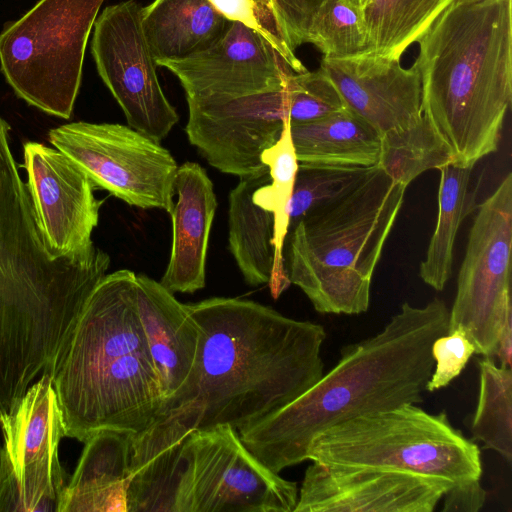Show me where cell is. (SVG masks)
<instances>
[{
	"label": "cell",
	"instance_id": "6da1fadb",
	"mask_svg": "<svg viewBox=\"0 0 512 512\" xmlns=\"http://www.w3.org/2000/svg\"><path fill=\"white\" fill-rule=\"evenodd\" d=\"M185 306L199 330L195 363L153 423L132 436L131 473L164 466L193 431L255 424L324 374L321 324L247 299L213 297Z\"/></svg>",
	"mask_w": 512,
	"mask_h": 512
},
{
	"label": "cell",
	"instance_id": "7a4b0ae2",
	"mask_svg": "<svg viewBox=\"0 0 512 512\" xmlns=\"http://www.w3.org/2000/svg\"><path fill=\"white\" fill-rule=\"evenodd\" d=\"M10 131L0 115V414L49 371L110 266L101 249L84 260L51 253L12 154Z\"/></svg>",
	"mask_w": 512,
	"mask_h": 512
},
{
	"label": "cell",
	"instance_id": "3957f363",
	"mask_svg": "<svg viewBox=\"0 0 512 512\" xmlns=\"http://www.w3.org/2000/svg\"><path fill=\"white\" fill-rule=\"evenodd\" d=\"M449 308L434 298L401 305L375 335L345 346L337 364L298 398L238 431L274 473L308 460L314 438L347 420L422 402L434 340L448 332Z\"/></svg>",
	"mask_w": 512,
	"mask_h": 512
},
{
	"label": "cell",
	"instance_id": "277c9868",
	"mask_svg": "<svg viewBox=\"0 0 512 512\" xmlns=\"http://www.w3.org/2000/svg\"><path fill=\"white\" fill-rule=\"evenodd\" d=\"M47 373L65 437L84 442L102 430L135 436L153 423L165 395L138 315L133 271L98 282Z\"/></svg>",
	"mask_w": 512,
	"mask_h": 512
},
{
	"label": "cell",
	"instance_id": "5b68a950",
	"mask_svg": "<svg viewBox=\"0 0 512 512\" xmlns=\"http://www.w3.org/2000/svg\"><path fill=\"white\" fill-rule=\"evenodd\" d=\"M422 111L453 164L497 151L512 99V0H454L418 39Z\"/></svg>",
	"mask_w": 512,
	"mask_h": 512
},
{
	"label": "cell",
	"instance_id": "8992f818",
	"mask_svg": "<svg viewBox=\"0 0 512 512\" xmlns=\"http://www.w3.org/2000/svg\"><path fill=\"white\" fill-rule=\"evenodd\" d=\"M406 188L377 166L346 197L305 216L289 231L284 258L290 284L317 312L368 310L373 273Z\"/></svg>",
	"mask_w": 512,
	"mask_h": 512
},
{
	"label": "cell",
	"instance_id": "52a82bcc",
	"mask_svg": "<svg viewBox=\"0 0 512 512\" xmlns=\"http://www.w3.org/2000/svg\"><path fill=\"white\" fill-rule=\"evenodd\" d=\"M308 460L336 466L396 468L450 481L452 488L481 484V452L445 412L416 404L332 426L312 441Z\"/></svg>",
	"mask_w": 512,
	"mask_h": 512
},
{
	"label": "cell",
	"instance_id": "ba28073f",
	"mask_svg": "<svg viewBox=\"0 0 512 512\" xmlns=\"http://www.w3.org/2000/svg\"><path fill=\"white\" fill-rule=\"evenodd\" d=\"M104 0H40L0 32L1 71L18 97L69 119L89 34Z\"/></svg>",
	"mask_w": 512,
	"mask_h": 512
},
{
	"label": "cell",
	"instance_id": "9c48e42d",
	"mask_svg": "<svg viewBox=\"0 0 512 512\" xmlns=\"http://www.w3.org/2000/svg\"><path fill=\"white\" fill-rule=\"evenodd\" d=\"M298 490L264 466L231 426L193 431L177 448L172 512H294Z\"/></svg>",
	"mask_w": 512,
	"mask_h": 512
},
{
	"label": "cell",
	"instance_id": "30bf717a",
	"mask_svg": "<svg viewBox=\"0 0 512 512\" xmlns=\"http://www.w3.org/2000/svg\"><path fill=\"white\" fill-rule=\"evenodd\" d=\"M512 174L478 207L449 309L448 332L462 329L475 353L494 358L512 317ZM447 332V333H448Z\"/></svg>",
	"mask_w": 512,
	"mask_h": 512
},
{
	"label": "cell",
	"instance_id": "8fae6325",
	"mask_svg": "<svg viewBox=\"0 0 512 512\" xmlns=\"http://www.w3.org/2000/svg\"><path fill=\"white\" fill-rule=\"evenodd\" d=\"M48 138L95 189L106 190L131 206L172 211L178 165L159 142L130 126L85 121L52 128Z\"/></svg>",
	"mask_w": 512,
	"mask_h": 512
},
{
	"label": "cell",
	"instance_id": "7c38bea8",
	"mask_svg": "<svg viewBox=\"0 0 512 512\" xmlns=\"http://www.w3.org/2000/svg\"><path fill=\"white\" fill-rule=\"evenodd\" d=\"M135 0L107 6L94 22L91 52L97 71L128 126L160 142L178 122L156 73Z\"/></svg>",
	"mask_w": 512,
	"mask_h": 512
},
{
	"label": "cell",
	"instance_id": "4fadbf2b",
	"mask_svg": "<svg viewBox=\"0 0 512 512\" xmlns=\"http://www.w3.org/2000/svg\"><path fill=\"white\" fill-rule=\"evenodd\" d=\"M4 449L18 511H55L65 487L58 449L65 437L57 395L48 373L27 389L8 414H0Z\"/></svg>",
	"mask_w": 512,
	"mask_h": 512
},
{
	"label": "cell",
	"instance_id": "5bb4252c",
	"mask_svg": "<svg viewBox=\"0 0 512 512\" xmlns=\"http://www.w3.org/2000/svg\"><path fill=\"white\" fill-rule=\"evenodd\" d=\"M26 186L43 238L56 257L84 260L100 250L92 239L102 200L88 176L60 150L28 141Z\"/></svg>",
	"mask_w": 512,
	"mask_h": 512
},
{
	"label": "cell",
	"instance_id": "9a60e30c",
	"mask_svg": "<svg viewBox=\"0 0 512 512\" xmlns=\"http://www.w3.org/2000/svg\"><path fill=\"white\" fill-rule=\"evenodd\" d=\"M155 63L179 79L188 105L279 90L294 73L263 35L232 20L207 49Z\"/></svg>",
	"mask_w": 512,
	"mask_h": 512
},
{
	"label": "cell",
	"instance_id": "2e32d148",
	"mask_svg": "<svg viewBox=\"0 0 512 512\" xmlns=\"http://www.w3.org/2000/svg\"><path fill=\"white\" fill-rule=\"evenodd\" d=\"M312 462L294 512H432L453 487L445 479L402 469Z\"/></svg>",
	"mask_w": 512,
	"mask_h": 512
},
{
	"label": "cell",
	"instance_id": "e0dca14e",
	"mask_svg": "<svg viewBox=\"0 0 512 512\" xmlns=\"http://www.w3.org/2000/svg\"><path fill=\"white\" fill-rule=\"evenodd\" d=\"M338 90L346 108L380 136L418 123L422 86L418 68H404L400 59L373 52L322 57L319 67Z\"/></svg>",
	"mask_w": 512,
	"mask_h": 512
},
{
	"label": "cell",
	"instance_id": "ac0fdd59",
	"mask_svg": "<svg viewBox=\"0 0 512 512\" xmlns=\"http://www.w3.org/2000/svg\"><path fill=\"white\" fill-rule=\"evenodd\" d=\"M177 201L170 212L172 244L160 283L172 293H194L205 286L209 235L217 207L213 183L195 162L178 166Z\"/></svg>",
	"mask_w": 512,
	"mask_h": 512
},
{
	"label": "cell",
	"instance_id": "d6986e66",
	"mask_svg": "<svg viewBox=\"0 0 512 512\" xmlns=\"http://www.w3.org/2000/svg\"><path fill=\"white\" fill-rule=\"evenodd\" d=\"M136 304L165 400L185 384L193 369L199 330L185 304L143 274L136 275Z\"/></svg>",
	"mask_w": 512,
	"mask_h": 512
},
{
	"label": "cell",
	"instance_id": "ffe728a7",
	"mask_svg": "<svg viewBox=\"0 0 512 512\" xmlns=\"http://www.w3.org/2000/svg\"><path fill=\"white\" fill-rule=\"evenodd\" d=\"M57 512H127L132 435L102 430L84 442Z\"/></svg>",
	"mask_w": 512,
	"mask_h": 512
},
{
	"label": "cell",
	"instance_id": "44dd1931",
	"mask_svg": "<svg viewBox=\"0 0 512 512\" xmlns=\"http://www.w3.org/2000/svg\"><path fill=\"white\" fill-rule=\"evenodd\" d=\"M290 134L299 165L378 166L380 134L346 107L311 122L290 125Z\"/></svg>",
	"mask_w": 512,
	"mask_h": 512
},
{
	"label": "cell",
	"instance_id": "7402d4cb",
	"mask_svg": "<svg viewBox=\"0 0 512 512\" xmlns=\"http://www.w3.org/2000/svg\"><path fill=\"white\" fill-rule=\"evenodd\" d=\"M228 21L209 0H154L141 8L142 31L155 62L207 49Z\"/></svg>",
	"mask_w": 512,
	"mask_h": 512
},
{
	"label": "cell",
	"instance_id": "603a6c76",
	"mask_svg": "<svg viewBox=\"0 0 512 512\" xmlns=\"http://www.w3.org/2000/svg\"><path fill=\"white\" fill-rule=\"evenodd\" d=\"M269 180L268 171L240 178L229 194V248L252 286L268 284L274 268L273 213L253 201L254 191Z\"/></svg>",
	"mask_w": 512,
	"mask_h": 512
},
{
	"label": "cell",
	"instance_id": "cb8c5ba5",
	"mask_svg": "<svg viewBox=\"0 0 512 512\" xmlns=\"http://www.w3.org/2000/svg\"><path fill=\"white\" fill-rule=\"evenodd\" d=\"M472 169L455 164L438 169L437 222L419 268L421 279L437 291H442L452 276L457 232L475 209L476 190L472 189L470 182Z\"/></svg>",
	"mask_w": 512,
	"mask_h": 512
},
{
	"label": "cell",
	"instance_id": "d4e9b609",
	"mask_svg": "<svg viewBox=\"0 0 512 512\" xmlns=\"http://www.w3.org/2000/svg\"><path fill=\"white\" fill-rule=\"evenodd\" d=\"M261 160L268 168L270 180L254 191L253 201L273 213L275 261L268 285L273 297L277 299L290 285L284 249L290 226V201L299 166L289 120L285 122L279 139L262 152Z\"/></svg>",
	"mask_w": 512,
	"mask_h": 512
},
{
	"label": "cell",
	"instance_id": "484cf974",
	"mask_svg": "<svg viewBox=\"0 0 512 512\" xmlns=\"http://www.w3.org/2000/svg\"><path fill=\"white\" fill-rule=\"evenodd\" d=\"M451 2L445 0H366L362 7L367 52L400 59Z\"/></svg>",
	"mask_w": 512,
	"mask_h": 512
},
{
	"label": "cell",
	"instance_id": "4316f807",
	"mask_svg": "<svg viewBox=\"0 0 512 512\" xmlns=\"http://www.w3.org/2000/svg\"><path fill=\"white\" fill-rule=\"evenodd\" d=\"M479 366V393L471 422L473 440L512 463V371L495 358L483 357Z\"/></svg>",
	"mask_w": 512,
	"mask_h": 512
},
{
	"label": "cell",
	"instance_id": "83f0119b",
	"mask_svg": "<svg viewBox=\"0 0 512 512\" xmlns=\"http://www.w3.org/2000/svg\"><path fill=\"white\" fill-rule=\"evenodd\" d=\"M448 164H453L451 151L424 114L418 123L381 137L378 167L405 187L422 173Z\"/></svg>",
	"mask_w": 512,
	"mask_h": 512
},
{
	"label": "cell",
	"instance_id": "f1b7e54d",
	"mask_svg": "<svg viewBox=\"0 0 512 512\" xmlns=\"http://www.w3.org/2000/svg\"><path fill=\"white\" fill-rule=\"evenodd\" d=\"M376 167L299 165L290 201L289 231L305 216L346 197Z\"/></svg>",
	"mask_w": 512,
	"mask_h": 512
},
{
	"label": "cell",
	"instance_id": "f546056e",
	"mask_svg": "<svg viewBox=\"0 0 512 512\" xmlns=\"http://www.w3.org/2000/svg\"><path fill=\"white\" fill-rule=\"evenodd\" d=\"M307 43L323 57H347L367 50V30L361 6L353 0H324L312 17Z\"/></svg>",
	"mask_w": 512,
	"mask_h": 512
},
{
	"label": "cell",
	"instance_id": "4dcf8cb0",
	"mask_svg": "<svg viewBox=\"0 0 512 512\" xmlns=\"http://www.w3.org/2000/svg\"><path fill=\"white\" fill-rule=\"evenodd\" d=\"M289 86L290 125L311 122L346 107L336 87L320 68L293 73Z\"/></svg>",
	"mask_w": 512,
	"mask_h": 512
},
{
	"label": "cell",
	"instance_id": "1f68e13d",
	"mask_svg": "<svg viewBox=\"0 0 512 512\" xmlns=\"http://www.w3.org/2000/svg\"><path fill=\"white\" fill-rule=\"evenodd\" d=\"M431 353L434 367L426 384V392L444 388L458 377L475 353V347L466 333L457 328L436 338Z\"/></svg>",
	"mask_w": 512,
	"mask_h": 512
},
{
	"label": "cell",
	"instance_id": "d6a6232c",
	"mask_svg": "<svg viewBox=\"0 0 512 512\" xmlns=\"http://www.w3.org/2000/svg\"><path fill=\"white\" fill-rule=\"evenodd\" d=\"M228 20L239 21L263 35L282 56L294 73L307 69L280 35L268 24L254 0H209Z\"/></svg>",
	"mask_w": 512,
	"mask_h": 512
},
{
	"label": "cell",
	"instance_id": "836d02e7",
	"mask_svg": "<svg viewBox=\"0 0 512 512\" xmlns=\"http://www.w3.org/2000/svg\"><path fill=\"white\" fill-rule=\"evenodd\" d=\"M324 0H270L277 26L286 45L295 52L307 43V30Z\"/></svg>",
	"mask_w": 512,
	"mask_h": 512
},
{
	"label": "cell",
	"instance_id": "e575fe53",
	"mask_svg": "<svg viewBox=\"0 0 512 512\" xmlns=\"http://www.w3.org/2000/svg\"><path fill=\"white\" fill-rule=\"evenodd\" d=\"M443 512H477L486 501V491L481 484L465 488H450L442 498Z\"/></svg>",
	"mask_w": 512,
	"mask_h": 512
},
{
	"label": "cell",
	"instance_id": "d590c367",
	"mask_svg": "<svg viewBox=\"0 0 512 512\" xmlns=\"http://www.w3.org/2000/svg\"><path fill=\"white\" fill-rule=\"evenodd\" d=\"M18 511L17 492L4 447H0V512Z\"/></svg>",
	"mask_w": 512,
	"mask_h": 512
},
{
	"label": "cell",
	"instance_id": "8d00e7d4",
	"mask_svg": "<svg viewBox=\"0 0 512 512\" xmlns=\"http://www.w3.org/2000/svg\"><path fill=\"white\" fill-rule=\"evenodd\" d=\"M512 317L508 318L501 331L496 353L494 358L498 360V365L502 367H511L512 356Z\"/></svg>",
	"mask_w": 512,
	"mask_h": 512
},
{
	"label": "cell",
	"instance_id": "74e56055",
	"mask_svg": "<svg viewBox=\"0 0 512 512\" xmlns=\"http://www.w3.org/2000/svg\"><path fill=\"white\" fill-rule=\"evenodd\" d=\"M256 6L258 7V9L260 10V12L262 13L263 17L265 18V20L268 22V24L280 35V37L282 38L281 36V33H280V30L277 26V23H276V20H275V16H274V12H273V8H272V4L270 2V0H254ZM283 39V38H282ZM284 41V40H283Z\"/></svg>",
	"mask_w": 512,
	"mask_h": 512
},
{
	"label": "cell",
	"instance_id": "f35d334b",
	"mask_svg": "<svg viewBox=\"0 0 512 512\" xmlns=\"http://www.w3.org/2000/svg\"><path fill=\"white\" fill-rule=\"evenodd\" d=\"M353 1H355L356 3H358V4L361 6V8L363 7V5H364V4H365V2H366V0H353Z\"/></svg>",
	"mask_w": 512,
	"mask_h": 512
},
{
	"label": "cell",
	"instance_id": "ab89813d",
	"mask_svg": "<svg viewBox=\"0 0 512 512\" xmlns=\"http://www.w3.org/2000/svg\"><path fill=\"white\" fill-rule=\"evenodd\" d=\"M445 1H448V2H453L454 0H445Z\"/></svg>",
	"mask_w": 512,
	"mask_h": 512
}]
</instances>
